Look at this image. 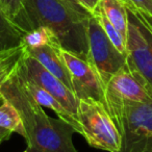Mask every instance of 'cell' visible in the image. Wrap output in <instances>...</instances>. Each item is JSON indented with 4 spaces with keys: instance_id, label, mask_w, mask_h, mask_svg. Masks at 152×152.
Returning a JSON list of instances; mask_svg holds the SVG:
<instances>
[{
    "instance_id": "obj_8",
    "label": "cell",
    "mask_w": 152,
    "mask_h": 152,
    "mask_svg": "<svg viewBox=\"0 0 152 152\" xmlns=\"http://www.w3.org/2000/svg\"><path fill=\"white\" fill-rule=\"evenodd\" d=\"M61 54L71 75L72 87L78 99H93L106 108L104 86L93 66L75 54L61 49Z\"/></svg>"
},
{
    "instance_id": "obj_4",
    "label": "cell",
    "mask_w": 152,
    "mask_h": 152,
    "mask_svg": "<svg viewBox=\"0 0 152 152\" xmlns=\"http://www.w3.org/2000/svg\"><path fill=\"white\" fill-rule=\"evenodd\" d=\"M77 120L83 137L91 147L108 152H118L122 137L105 106L93 99H79Z\"/></svg>"
},
{
    "instance_id": "obj_7",
    "label": "cell",
    "mask_w": 152,
    "mask_h": 152,
    "mask_svg": "<svg viewBox=\"0 0 152 152\" xmlns=\"http://www.w3.org/2000/svg\"><path fill=\"white\" fill-rule=\"evenodd\" d=\"M16 71L23 78L29 79L56 98L61 105L77 120L79 99L57 77L44 68L25 50L17 63Z\"/></svg>"
},
{
    "instance_id": "obj_12",
    "label": "cell",
    "mask_w": 152,
    "mask_h": 152,
    "mask_svg": "<svg viewBox=\"0 0 152 152\" xmlns=\"http://www.w3.org/2000/svg\"><path fill=\"white\" fill-rule=\"evenodd\" d=\"M24 32L0 9V51L23 45Z\"/></svg>"
},
{
    "instance_id": "obj_9",
    "label": "cell",
    "mask_w": 152,
    "mask_h": 152,
    "mask_svg": "<svg viewBox=\"0 0 152 152\" xmlns=\"http://www.w3.org/2000/svg\"><path fill=\"white\" fill-rule=\"evenodd\" d=\"M106 110L113 121L118 118L123 104L127 101L152 103L144 88L135 80L126 65L115 73L105 87Z\"/></svg>"
},
{
    "instance_id": "obj_22",
    "label": "cell",
    "mask_w": 152,
    "mask_h": 152,
    "mask_svg": "<svg viewBox=\"0 0 152 152\" xmlns=\"http://www.w3.org/2000/svg\"><path fill=\"white\" fill-rule=\"evenodd\" d=\"M12 133H13L12 131L7 130V129L1 128V127H0V144L3 143L4 141H7V140L11 137Z\"/></svg>"
},
{
    "instance_id": "obj_13",
    "label": "cell",
    "mask_w": 152,
    "mask_h": 152,
    "mask_svg": "<svg viewBox=\"0 0 152 152\" xmlns=\"http://www.w3.org/2000/svg\"><path fill=\"white\" fill-rule=\"evenodd\" d=\"M99 5L110 23L119 30L123 38L126 40L128 19H127V12L124 3L121 0H101Z\"/></svg>"
},
{
    "instance_id": "obj_10",
    "label": "cell",
    "mask_w": 152,
    "mask_h": 152,
    "mask_svg": "<svg viewBox=\"0 0 152 152\" xmlns=\"http://www.w3.org/2000/svg\"><path fill=\"white\" fill-rule=\"evenodd\" d=\"M61 45L58 42H52L41 48L26 49L25 51L36 58L44 68L59 79L68 89L73 92L71 75L61 54ZM74 93V92H73Z\"/></svg>"
},
{
    "instance_id": "obj_19",
    "label": "cell",
    "mask_w": 152,
    "mask_h": 152,
    "mask_svg": "<svg viewBox=\"0 0 152 152\" xmlns=\"http://www.w3.org/2000/svg\"><path fill=\"white\" fill-rule=\"evenodd\" d=\"M126 2L139 11L152 16V0H127Z\"/></svg>"
},
{
    "instance_id": "obj_5",
    "label": "cell",
    "mask_w": 152,
    "mask_h": 152,
    "mask_svg": "<svg viewBox=\"0 0 152 152\" xmlns=\"http://www.w3.org/2000/svg\"><path fill=\"white\" fill-rule=\"evenodd\" d=\"M115 124L122 137L118 152H152V103L125 102Z\"/></svg>"
},
{
    "instance_id": "obj_24",
    "label": "cell",
    "mask_w": 152,
    "mask_h": 152,
    "mask_svg": "<svg viewBox=\"0 0 152 152\" xmlns=\"http://www.w3.org/2000/svg\"><path fill=\"white\" fill-rule=\"evenodd\" d=\"M121 1H122V2H126L127 0H121Z\"/></svg>"
},
{
    "instance_id": "obj_15",
    "label": "cell",
    "mask_w": 152,
    "mask_h": 152,
    "mask_svg": "<svg viewBox=\"0 0 152 152\" xmlns=\"http://www.w3.org/2000/svg\"><path fill=\"white\" fill-rule=\"evenodd\" d=\"M0 9L24 34L30 31L25 0H0Z\"/></svg>"
},
{
    "instance_id": "obj_21",
    "label": "cell",
    "mask_w": 152,
    "mask_h": 152,
    "mask_svg": "<svg viewBox=\"0 0 152 152\" xmlns=\"http://www.w3.org/2000/svg\"><path fill=\"white\" fill-rule=\"evenodd\" d=\"M19 59H20V58H19ZM17 63H18V61H17ZM16 66H17V64H16V65L14 66V67H12L11 69L7 70V71L2 72V73L0 74V88H1V86H2V83H4V81L7 79V77H9V76L11 75V74L14 72V70H15ZM2 99H3V97H2V95H1V93H0V103L2 102Z\"/></svg>"
},
{
    "instance_id": "obj_11",
    "label": "cell",
    "mask_w": 152,
    "mask_h": 152,
    "mask_svg": "<svg viewBox=\"0 0 152 152\" xmlns=\"http://www.w3.org/2000/svg\"><path fill=\"white\" fill-rule=\"evenodd\" d=\"M22 79H23L26 89L31 94L32 97L38 101L39 104L52 110L53 112L57 115V117H58L59 119H61V120H64L65 122H67L68 124L71 125V126L75 129L76 132L83 134V129H81V125H80V123L78 122V120H76V119L61 105V103L56 98H54L50 93L45 91L43 88H41L40 86L34 83V81L29 80V79L23 78V77H22Z\"/></svg>"
},
{
    "instance_id": "obj_14",
    "label": "cell",
    "mask_w": 152,
    "mask_h": 152,
    "mask_svg": "<svg viewBox=\"0 0 152 152\" xmlns=\"http://www.w3.org/2000/svg\"><path fill=\"white\" fill-rule=\"evenodd\" d=\"M0 127L16 132L25 139L26 132L23 122L17 108L5 98L0 103Z\"/></svg>"
},
{
    "instance_id": "obj_20",
    "label": "cell",
    "mask_w": 152,
    "mask_h": 152,
    "mask_svg": "<svg viewBox=\"0 0 152 152\" xmlns=\"http://www.w3.org/2000/svg\"><path fill=\"white\" fill-rule=\"evenodd\" d=\"M101 0H76V2L78 3L85 11H87L89 14L93 15L94 12L99 5Z\"/></svg>"
},
{
    "instance_id": "obj_17",
    "label": "cell",
    "mask_w": 152,
    "mask_h": 152,
    "mask_svg": "<svg viewBox=\"0 0 152 152\" xmlns=\"http://www.w3.org/2000/svg\"><path fill=\"white\" fill-rule=\"evenodd\" d=\"M52 42H58V41L52 34V31L44 26H39L24 34L23 36V45L26 49L41 48Z\"/></svg>"
},
{
    "instance_id": "obj_2",
    "label": "cell",
    "mask_w": 152,
    "mask_h": 152,
    "mask_svg": "<svg viewBox=\"0 0 152 152\" xmlns=\"http://www.w3.org/2000/svg\"><path fill=\"white\" fill-rule=\"evenodd\" d=\"M30 30L44 26L50 29L63 49L88 61V25L91 14L64 0H25Z\"/></svg>"
},
{
    "instance_id": "obj_25",
    "label": "cell",
    "mask_w": 152,
    "mask_h": 152,
    "mask_svg": "<svg viewBox=\"0 0 152 152\" xmlns=\"http://www.w3.org/2000/svg\"><path fill=\"white\" fill-rule=\"evenodd\" d=\"M24 152H26V151H24Z\"/></svg>"
},
{
    "instance_id": "obj_1",
    "label": "cell",
    "mask_w": 152,
    "mask_h": 152,
    "mask_svg": "<svg viewBox=\"0 0 152 152\" xmlns=\"http://www.w3.org/2000/svg\"><path fill=\"white\" fill-rule=\"evenodd\" d=\"M17 68V66H16ZM16 68L0 88L3 98L9 100L20 114L25 128L26 152H78L72 137L75 129L61 119L46 114L26 89Z\"/></svg>"
},
{
    "instance_id": "obj_16",
    "label": "cell",
    "mask_w": 152,
    "mask_h": 152,
    "mask_svg": "<svg viewBox=\"0 0 152 152\" xmlns=\"http://www.w3.org/2000/svg\"><path fill=\"white\" fill-rule=\"evenodd\" d=\"M93 16H95V18L98 20L99 24L101 25V27L103 28L104 32L107 36V38L110 39V42L114 44V46L120 51L121 53L126 55V40L122 37V34L119 32V30L110 23V21L107 19V17L105 16V14L103 13L102 9L100 7V5H98V7L96 9V11L94 12Z\"/></svg>"
},
{
    "instance_id": "obj_3",
    "label": "cell",
    "mask_w": 152,
    "mask_h": 152,
    "mask_svg": "<svg viewBox=\"0 0 152 152\" xmlns=\"http://www.w3.org/2000/svg\"><path fill=\"white\" fill-rule=\"evenodd\" d=\"M126 67L152 99V16L127 2Z\"/></svg>"
},
{
    "instance_id": "obj_18",
    "label": "cell",
    "mask_w": 152,
    "mask_h": 152,
    "mask_svg": "<svg viewBox=\"0 0 152 152\" xmlns=\"http://www.w3.org/2000/svg\"><path fill=\"white\" fill-rule=\"evenodd\" d=\"M24 50H25V46L22 45L17 48L0 51V74L14 67L23 54Z\"/></svg>"
},
{
    "instance_id": "obj_6",
    "label": "cell",
    "mask_w": 152,
    "mask_h": 152,
    "mask_svg": "<svg viewBox=\"0 0 152 152\" xmlns=\"http://www.w3.org/2000/svg\"><path fill=\"white\" fill-rule=\"evenodd\" d=\"M88 41L89 54L87 61L97 72L105 91V87L112 76L126 65V55L114 46L93 15L88 25Z\"/></svg>"
},
{
    "instance_id": "obj_23",
    "label": "cell",
    "mask_w": 152,
    "mask_h": 152,
    "mask_svg": "<svg viewBox=\"0 0 152 152\" xmlns=\"http://www.w3.org/2000/svg\"><path fill=\"white\" fill-rule=\"evenodd\" d=\"M64 1H66L67 3H69L70 5H72V7H76V9H78V10H81V11H85V10L83 9V7H80V5L78 4V3L76 2V0H64ZM87 12V11H86Z\"/></svg>"
}]
</instances>
